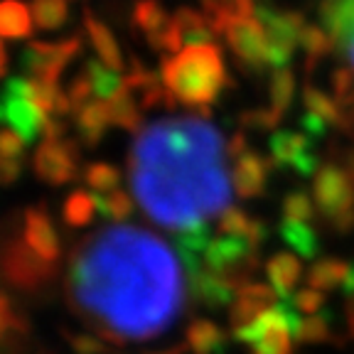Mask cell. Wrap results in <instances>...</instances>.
Segmentation results:
<instances>
[{"label":"cell","mask_w":354,"mask_h":354,"mask_svg":"<svg viewBox=\"0 0 354 354\" xmlns=\"http://www.w3.org/2000/svg\"><path fill=\"white\" fill-rule=\"evenodd\" d=\"M187 286L170 243L128 224L82 239L66 278L74 310L106 342H145L170 330Z\"/></svg>","instance_id":"cell-1"},{"label":"cell","mask_w":354,"mask_h":354,"mask_svg":"<svg viewBox=\"0 0 354 354\" xmlns=\"http://www.w3.org/2000/svg\"><path fill=\"white\" fill-rule=\"evenodd\" d=\"M128 175L140 209L177 236L232 207L229 143L205 118L172 116L140 128Z\"/></svg>","instance_id":"cell-2"},{"label":"cell","mask_w":354,"mask_h":354,"mask_svg":"<svg viewBox=\"0 0 354 354\" xmlns=\"http://www.w3.org/2000/svg\"><path fill=\"white\" fill-rule=\"evenodd\" d=\"M162 86L172 104H183L207 113L227 88L229 74L216 44H189L183 52L167 57L160 69Z\"/></svg>","instance_id":"cell-3"},{"label":"cell","mask_w":354,"mask_h":354,"mask_svg":"<svg viewBox=\"0 0 354 354\" xmlns=\"http://www.w3.org/2000/svg\"><path fill=\"white\" fill-rule=\"evenodd\" d=\"M310 194L322 224L337 236L354 232V180L339 162H322L313 175Z\"/></svg>","instance_id":"cell-4"},{"label":"cell","mask_w":354,"mask_h":354,"mask_svg":"<svg viewBox=\"0 0 354 354\" xmlns=\"http://www.w3.org/2000/svg\"><path fill=\"white\" fill-rule=\"evenodd\" d=\"M57 276V266L47 263L30 249L22 232L0 236V281L20 293H39Z\"/></svg>","instance_id":"cell-5"},{"label":"cell","mask_w":354,"mask_h":354,"mask_svg":"<svg viewBox=\"0 0 354 354\" xmlns=\"http://www.w3.org/2000/svg\"><path fill=\"white\" fill-rule=\"evenodd\" d=\"M221 37L227 42L229 52L239 62L243 72L263 74L276 72V55H273L271 35L261 22L259 10L254 15H236L224 25Z\"/></svg>","instance_id":"cell-6"},{"label":"cell","mask_w":354,"mask_h":354,"mask_svg":"<svg viewBox=\"0 0 354 354\" xmlns=\"http://www.w3.org/2000/svg\"><path fill=\"white\" fill-rule=\"evenodd\" d=\"M298 317L300 315L290 308V303L281 298L276 308L266 310L249 327L236 332L234 339L249 344L251 354H293V330Z\"/></svg>","instance_id":"cell-7"},{"label":"cell","mask_w":354,"mask_h":354,"mask_svg":"<svg viewBox=\"0 0 354 354\" xmlns=\"http://www.w3.org/2000/svg\"><path fill=\"white\" fill-rule=\"evenodd\" d=\"M50 118L55 116H50L32 99L25 77L8 79L3 84V88H0V123L6 128H12L15 133H20L25 143H32L37 136L42 138V131Z\"/></svg>","instance_id":"cell-8"},{"label":"cell","mask_w":354,"mask_h":354,"mask_svg":"<svg viewBox=\"0 0 354 354\" xmlns=\"http://www.w3.org/2000/svg\"><path fill=\"white\" fill-rule=\"evenodd\" d=\"M317 140L303 128H281L268 138V160L276 170L295 172L298 177H313L322 165L315 153Z\"/></svg>","instance_id":"cell-9"},{"label":"cell","mask_w":354,"mask_h":354,"mask_svg":"<svg viewBox=\"0 0 354 354\" xmlns=\"http://www.w3.org/2000/svg\"><path fill=\"white\" fill-rule=\"evenodd\" d=\"M82 52V39L66 37L59 42H30L20 55V64L28 79L59 84V77L66 66Z\"/></svg>","instance_id":"cell-10"},{"label":"cell","mask_w":354,"mask_h":354,"mask_svg":"<svg viewBox=\"0 0 354 354\" xmlns=\"http://www.w3.org/2000/svg\"><path fill=\"white\" fill-rule=\"evenodd\" d=\"M32 170L52 187L69 185L79 177V143L72 138L42 140L32 155Z\"/></svg>","instance_id":"cell-11"},{"label":"cell","mask_w":354,"mask_h":354,"mask_svg":"<svg viewBox=\"0 0 354 354\" xmlns=\"http://www.w3.org/2000/svg\"><path fill=\"white\" fill-rule=\"evenodd\" d=\"M259 17L271 35L276 69H283V66L290 64L295 52L300 50V37H303L308 22L295 10H278V8L268 6H259Z\"/></svg>","instance_id":"cell-12"},{"label":"cell","mask_w":354,"mask_h":354,"mask_svg":"<svg viewBox=\"0 0 354 354\" xmlns=\"http://www.w3.org/2000/svg\"><path fill=\"white\" fill-rule=\"evenodd\" d=\"M281 303V295L273 290L268 283L251 281L241 286L229 305V327H232V337L243 327H249L256 317H261L266 310L276 308Z\"/></svg>","instance_id":"cell-13"},{"label":"cell","mask_w":354,"mask_h":354,"mask_svg":"<svg viewBox=\"0 0 354 354\" xmlns=\"http://www.w3.org/2000/svg\"><path fill=\"white\" fill-rule=\"evenodd\" d=\"M20 232L25 243H28L39 259H44L47 263H55V266L59 263V254H62L59 234H57L50 212L44 209V207H28V209L22 212Z\"/></svg>","instance_id":"cell-14"},{"label":"cell","mask_w":354,"mask_h":354,"mask_svg":"<svg viewBox=\"0 0 354 354\" xmlns=\"http://www.w3.org/2000/svg\"><path fill=\"white\" fill-rule=\"evenodd\" d=\"M271 160L268 155L256 153L254 148H249L246 153H241L239 158L232 160V185L236 197L241 199H259L263 197L268 180H271Z\"/></svg>","instance_id":"cell-15"},{"label":"cell","mask_w":354,"mask_h":354,"mask_svg":"<svg viewBox=\"0 0 354 354\" xmlns=\"http://www.w3.org/2000/svg\"><path fill=\"white\" fill-rule=\"evenodd\" d=\"M305 281H308L310 288L322 290V293L342 290L344 295H352L354 293V261L335 259V256L315 259L313 266L305 271Z\"/></svg>","instance_id":"cell-16"},{"label":"cell","mask_w":354,"mask_h":354,"mask_svg":"<svg viewBox=\"0 0 354 354\" xmlns=\"http://www.w3.org/2000/svg\"><path fill=\"white\" fill-rule=\"evenodd\" d=\"M266 271V281L268 286L276 290L281 298H290V295L298 290V283L303 281L305 268H303V259L293 251H278L271 259L266 261L263 266Z\"/></svg>","instance_id":"cell-17"},{"label":"cell","mask_w":354,"mask_h":354,"mask_svg":"<svg viewBox=\"0 0 354 354\" xmlns=\"http://www.w3.org/2000/svg\"><path fill=\"white\" fill-rule=\"evenodd\" d=\"M84 30H86V37L91 42L96 52V59L101 62L104 66H109L111 72H121L123 69V52L121 44H118L116 35L111 32V28L106 25L104 20L94 15V12L84 8Z\"/></svg>","instance_id":"cell-18"},{"label":"cell","mask_w":354,"mask_h":354,"mask_svg":"<svg viewBox=\"0 0 354 354\" xmlns=\"http://www.w3.org/2000/svg\"><path fill=\"white\" fill-rule=\"evenodd\" d=\"M216 234L249 243L251 249L259 251L261 243H263L266 236H268V229H266L263 221L256 219V216H251L249 212L236 209V207H229V209L216 219Z\"/></svg>","instance_id":"cell-19"},{"label":"cell","mask_w":354,"mask_h":354,"mask_svg":"<svg viewBox=\"0 0 354 354\" xmlns=\"http://www.w3.org/2000/svg\"><path fill=\"white\" fill-rule=\"evenodd\" d=\"M113 126L111 121V111H109V101L104 99H94L88 101L86 106L74 113V128H77V138L82 140L86 148H96V145L104 140L106 131Z\"/></svg>","instance_id":"cell-20"},{"label":"cell","mask_w":354,"mask_h":354,"mask_svg":"<svg viewBox=\"0 0 354 354\" xmlns=\"http://www.w3.org/2000/svg\"><path fill=\"white\" fill-rule=\"evenodd\" d=\"M185 344L192 354H224L227 349V332L207 317H197L185 330Z\"/></svg>","instance_id":"cell-21"},{"label":"cell","mask_w":354,"mask_h":354,"mask_svg":"<svg viewBox=\"0 0 354 354\" xmlns=\"http://www.w3.org/2000/svg\"><path fill=\"white\" fill-rule=\"evenodd\" d=\"M32 12L20 0H0V37L30 39L32 35Z\"/></svg>","instance_id":"cell-22"},{"label":"cell","mask_w":354,"mask_h":354,"mask_svg":"<svg viewBox=\"0 0 354 354\" xmlns=\"http://www.w3.org/2000/svg\"><path fill=\"white\" fill-rule=\"evenodd\" d=\"M278 234L283 241L290 246L293 254L300 259H315L320 251V236H317L315 224H303V221H281Z\"/></svg>","instance_id":"cell-23"},{"label":"cell","mask_w":354,"mask_h":354,"mask_svg":"<svg viewBox=\"0 0 354 354\" xmlns=\"http://www.w3.org/2000/svg\"><path fill=\"white\" fill-rule=\"evenodd\" d=\"M175 28L180 30L185 39V47L189 44H209V39L214 37V30H212L209 17L205 15V10H194V8H177L175 15Z\"/></svg>","instance_id":"cell-24"},{"label":"cell","mask_w":354,"mask_h":354,"mask_svg":"<svg viewBox=\"0 0 354 354\" xmlns=\"http://www.w3.org/2000/svg\"><path fill=\"white\" fill-rule=\"evenodd\" d=\"M140 101L136 99V94H133L131 88L126 86V82H123V86L118 88L116 94L109 99V111H111V121H113V126L123 128V131H140Z\"/></svg>","instance_id":"cell-25"},{"label":"cell","mask_w":354,"mask_h":354,"mask_svg":"<svg viewBox=\"0 0 354 354\" xmlns=\"http://www.w3.org/2000/svg\"><path fill=\"white\" fill-rule=\"evenodd\" d=\"M300 50H303V55H305V69L313 72V66H317L330 55H335L337 47H335L332 35L327 32L322 25H308L303 37H300Z\"/></svg>","instance_id":"cell-26"},{"label":"cell","mask_w":354,"mask_h":354,"mask_svg":"<svg viewBox=\"0 0 354 354\" xmlns=\"http://www.w3.org/2000/svg\"><path fill=\"white\" fill-rule=\"evenodd\" d=\"M293 339L300 344H327L337 339V330H335V320L327 313L313 317H298L293 330Z\"/></svg>","instance_id":"cell-27"},{"label":"cell","mask_w":354,"mask_h":354,"mask_svg":"<svg viewBox=\"0 0 354 354\" xmlns=\"http://www.w3.org/2000/svg\"><path fill=\"white\" fill-rule=\"evenodd\" d=\"M295 91H298V79H295L290 66L271 72V79H268V106L273 111L286 116L295 101Z\"/></svg>","instance_id":"cell-28"},{"label":"cell","mask_w":354,"mask_h":354,"mask_svg":"<svg viewBox=\"0 0 354 354\" xmlns=\"http://www.w3.org/2000/svg\"><path fill=\"white\" fill-rule=\"evenodd\" d=\"M96 214H99V197L91 192H84V189H74L64 199V207H62V216L74 229H82L86 224H91Z\"/></svg>","instance_id":"cell-29"},{"label":"cell","mask_w":354,"mask_h":354,"mask_svg":"<svg viewBox=\"0 0 354 354\" xmlns=\"http://www.w3.org/2000/svg\"><path fill=\"white\" fill-rule=\"evenodd\" d=\"M82 180L88 185V189L94 194H99V197H106V194L121 189V170L104 160L88 162L82 172Z\"/></svg>","instance_id":"cell-30"},{"label":"cell","mask_w":354,"mask_h":354,"mask_svg":"<svg viewBox=\"0 0 354 354\" xmlns=\"http://www.w3.org/2000/svg\"><path fill=\"white\" fill-rule=\"evenodd\" d=\"M30 12L39 30H59L69 20V0H32Z\"/></svg>","instance_id":"cell-31"},{"label":"cell","mask_w":354,"mask_h":354,"mask_svg":"<svg viewBox=\"0 0 354 354\" xmlns=\"http://www.w3.org/2000/svg\"><path fill=\"white\" fill-rule=\"evenodd\" d=\"M317 207L313 202V194L305 189L288 192L281 202V221H303V224H315Z\"/></svg>","instance_id":"cell-32"},{"label":"cell","mask_w":354,"mask_h":354,"mask_svg":"<svg viewBox=\"0 0 354 354\" xmlns=\"http://www.w3.org/2000/svg\"><path fill=\"white\" fill-rule=\"evenodd\" d=\"M281 121L283 116L278 111H273L271 106H256V109H246L241 111L239 116V126H241V133L251 131V133H276L281 131Z\"/></svg>","instance_id":"cell-33"},{"label":"cell","mask_w":354,"mask_h":354,"mask_svg":"<svg viewBox=\"0 0 354 354\" xmlns=\"http://www.w3.org/2000/svg\"><path fill=\"white\" fill-rule=\"evenodd\" d=\"M84 72L88 74V79H91V84H94V91H96V99H104L109 101L111 96L116 94L118 88L123 86V79L118 77L116 72H111L109 66H104L99 59H91L86 62V66H84Z\"/></svg>","instance_id":"cell-34"},{"label":"cell","mask_w":354,"mask_h":354,"mask_svg":"<svg viewBox=\"0 0 354 354\" xmlns=\"http://www.w3.org/2000/svg\"><path fill=\"white\" fill-rule=\"evenodd\" d=\"M290 303V308L298 313L300 317H313V315H320L325 313V305H327V293L322 290H315V288H298L290 298H286Z\"/></svg>","instance_id":"cell-35"},{"label":"cell","mask_w":354,"mask_h":354,"mask_svg":"<svg viewBox=\"0 0 354 354\" xmlns=\"http://www.w3.org/2000/svg\"><path fill=\"white\" fill-rule=\"evenodd\" d=\"M99 214L113 221H126L128 216L136 214V202H133V197L128 192L116 189V192L106 194V197H99Z\"/></svg>","instance_id":"cell-36"},{"label":"cell","mask_w":354,"mask_h":354,"mask_svg":"<svg viewBox=\"0 0 354 354\" xmlns=\"http://www.w3.org/2000/svg\"><path fill=\"white\" fill-rule=\"evenodd\" d=\"M64 339L74 354H111V347L101 335H88V332H64Z\"/></svg>","instance_id":"cell-37"},{"label":"cell","mask_w":354,"mask_h":354,"mask_svg":"<svg viewBox=\"0 0 354 354\" xmlns=\"http://www.w3.org/2000/svg\"><path fill=\"white\" fill-rule=\"evenodd\" d=\"M354 91V69L349 64H339L330 74V94L344 104Z\"/></svg>","instance_id":"cell-38"},{"label":"cell","mask_w":354,"mask_h":354,"mask_svg":"<svg viewBox=\"0 0 354 354\" xmlns=\"http://www.w3.org/2000/svg\"><path fill=\"white\" fill-rule=\"evenodd\" d=\"M22 320H25V315L12 308V300L6 293H0V349H3V344L8 342V337L17 330V325Z\"/></svg>","instance_id":"cell-39"},{"label":"cell","mask_w":354,"mask_h":354,"mask_svg":"<svg viewBox=\"0 0 354 354\" xmlns=\"http://www.w3.org/2000/svg\"><path fill=\"white\" fill-rule=\"evenodd\" d=\"M25 140L20 133H15L12 128H0V158L3 160H22V150H25Z\"/></svg>","instance_id":"cell-40"},{"label":"cell","mask_w":354,"mask_h":354,"mask_svg":"<svg viewBox=\"0 0 354 354\" xmlns=\"http://www.w3.org/2000/svg\"><path fill=\"white\" fill-rule=\"evenodd\" d=\"M339 106H342V123H339L337 131L354 140V91H352V96Z\"/></svg>","instance_id":"cell-41"},{"label":"cell","mask_w":354,"mask_h":354,"mask_svg":"<svg viewBox=\"0 0 354 354\" xmlns=\"http://www.w3.org/2000/svg\"><path fill=\"white\" fill-rule=\"evenodd\" d=\"M22 175V160H6L0 167V185H12Z\"/></svg>","instance_id":"cell-42"},{"label":"cell","mask_w":354,"mask_h":354,"mask_svg":"<svg viewBox=\"0 0 354 354\" xmlns=\"http://www.w3.org/2000/svg\"><path fill=\"white\" fill-rule=\"evenodd\" d=\"M339 165H342L344 170L349 172V177L354 180V143L339 150Z\"/></svg>","instance_id":"cell-43"},{"label":"cell","mask_w":354,"mask_h":354,"mask_svg":"<svg viewBox=\"0 0 354 354\" xmlns=\"http://www.w3.org/2000/svg\"><path fill=\"white\" fill-rule=\"evenodd\" d=\"M344 325H347L349 337H354V293L344 298Z\"/></svg>","instance_id":"cell-44"},{"label":"cell","mask_w":354,"mask_h":354,"mask_svg":"<svg viewBox=\"0 0 354 354\" xmlns=\"http://www.w3.org/2000/svg\"><path fill=\"white\" fill-rule=\"evenodd\" d=\"M337 52H342V55L347 57L349 66H352V69H354V30L347 35V37L342 39V42L337 44Z\"/></svg>","instance_id":"cell-45"},{"label":"cell","mask_w":354,"mask_h":354,"mask_svg":"<svg viewBox=\"0 0 354 354\" xmlns=\"http://www.w3.org/2000/svg\"><path fill=\"white\" fill-rule=\"evenodd\" d=\"M8 74V50H6V39L0 37V79H6Z\"/></svg>","instance_id":"cell-46"},{"label":"cell","mask_w":354,"mask_h":354,"mask_svg":"<svg viewBox=\"0 0 354 354\" xmlns=\"http://www.w3.org/2000/svg\"><path fill=\"white\" fill-rule=\"evenodd\" d=\"M187 352V344H172V347H165V349H153V352H145V354H185Z\"/></svg>","instance_id":"cell-47"},{"label":"cell","mask_w":354,"mask_h":354,"mask_svg":"<svg viewBox=\"0 0 354 354\" xmlns=\"http://www.w3.org/2000/svg\"><path fill=\"white\" fill-rule=\"evenodd\" d=\"M3 162H6V160H3V158H0V167H3Z\"/></svg>","instance_id":"cell-48"}]
</instances>
